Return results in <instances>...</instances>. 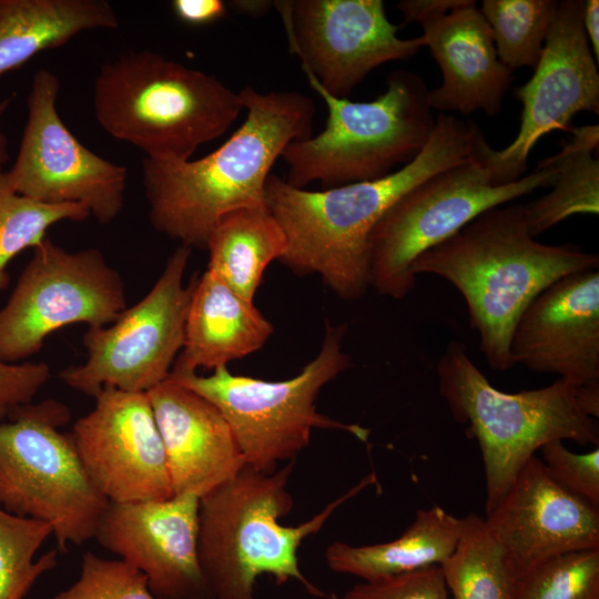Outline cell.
<instances>
[{
    "label": "cell",
    "mask_w": 599,
    "mask_h": 599,
    "mask_svg": "<svg viewBox=\"0 0 599 599\" xmlns=\"http://www.w3.org/2000/svg\"><path fill=\"white\" fill-rule=\"evenodd\" d=\"M52 599H160L145 576L122 559H105L93 552L82 557L79 578Z\"/></svg>",
    "instance_id": "1f68e13d"
},
{
    "label": "cell",
    "mask_w": 599,
    "mask_h": 599,
    "mask_svg": "<svg viewBox=\"0 0 599 599\" xmlns=\"http://www.w3.org/2000/svg\"><path fill=\"white\" fill-rule=\"evenodd\" d=\"M285 234L266 206L235 210L214 226L206 244L207 268L253 302L271 262L286 251Z\"/></svg>",
    "instance_id": "d4e9b609"
},
{
    "label": "cell",
    "mask_w": 599,
    "mask_h": 599,
    "mask_svg": "<svg viewBox=\"0 0 599 599\" xmlns=\"http://www.w3.org/2000/svg\"><path fill=\"white\" fill-rule=\"evenodd\" d=\"M10 103H11V99L9 98H4L0 100V172L3 171V165L9 161V156H10L9 150H8V140L1 129V120L3 115L6 114Z\"/></svg>",
    "instance_id": "ab89813d"
},
{
    "label": "cell",
    "mask_w": 599,
    "mask_h": 599,
    "mask_svg": "<svg viewBox=\"0 0 599 599\" xmlns=\"http://www.w3.org/2000/svg\"><path fill=\"white\" fill-rule=\"evenodd\" d=\"M473 0H402L397 3L404 23L437 19L469 4Z\"/></svg>",
    "instance_id": "8d00e7d4"
},
{
    "label": "cell",
    "mask_w": 599,
    "mask_h": 599,
    "mask_svg": "<svg viewBox=\"0 0 599 599\" xmlns=\"http://www.w3.org/2000/svg\"><path fill=\"white\" fill-rule=\"evenodd\" d=\"M342 599H449L440 566H430L377 581H363Z\"/></svg>",
    "instance_id": "836d02e7"
},
{
    "label": "cell",
    "mask_w": 599,
    "mask_h": 599,
    "mask_svg": "<svg viewBox=\"0 0 599 599\" xmlns=\"http://www.w3.org/2000/svg\"><path fill=\"white\" fill-rule=\"evenodd\" d=\"M582 26L592 55L599 60V1L586 0L582 8Z\"/></svg>",
    "instance_id": "74e56055"
},
{
    "label": "cell",
    "mask_w": 599,
    "mask_h": 599,
    "mask_svg": "<svg viewBox=\"0 0 599 599\" xmlns=\"http://www.w3.org/2000/svg\"><path fill=\"white\" fill-rule=\"evenodd\" d=\"M171 8L179 20L190 26L213 23L227 12L226 2L222 0H173Z\"/></svg>",
    "instance_id": "d590c367"
},
{
    "label": "cell",
    "mask_w": 599,
    "mask_h": 599,
    "mask_svg": "<svg viewBox=\"0 0 599 599\" xmlns=\"http://www.w3.org/2000/svg\"><path fill=\"white\" fill-rule=\"evenodd\" d=\"M191 250L177 246L150 292L111 324L88 327L83 364L62 369L60 379L95 397L106 387L148 393L170 375L184 343L192 281L183 276Z\"/></svg>",
    "instance_id": "7c38bea8"
},
{
    "label": "cell",
    "mask_w": 599,
    "mask_h": 599,
    "mask_svg": "<svg viewBox=\"0 0 599 599\" xmlns=\"http://www.w3.org/2000/svg\"><path fill=\"white\" fill-rule=\"evenodd\" d=\"M481 133L471 121L439 113L423 150L384 177L307 191L271 173L265 206L287 243L278 262L298 276L319 275L342 300L361 298L370 287L368 240L374 226L415 185L471 160Z\"/></svg>",
    "instance_id": "6da1fadb"
},
{
    "label": "cell",
    "mask_w": 599,
    "mask_h": 599,
    "mask_svg": "<svg viewBox=\"0 0 599 599\" xmlns=\"http://www.w3.org/2000/svg\"><path fill=\"white\" fill-rule=\"evenodd\" d=\"M485 522L512 580L555 556L599 548V508L560 487L535 455Z\"/></svg>",
    "instance_id": "ac0fdd59"
},
{
    "label": "cell",
    "mask_w": 599,
    "mask_h": 599,
    "mask_svg": "<svg viewBox=\"0 0 599 599\" xmlns=\"http://www.w3.org/2000/svg\"><path fill=\"white\" fill-rule=\"evenodd\" d=\"M464 520L455 550L439 565L449 595L453 599H510L512 579L485 519L471 512Z\"/></svg>",
    "instance_id": "4316f807"
},
{
    "label": "cell",
    "mask_w": 599,
    "mask_h": 599,
    "mask_svg": "<svg viewBox=\"0 0 599 599\" xmlns=\"http://www.w3.org/2000/svg\"><path fill=\"white\" fill-rule=\"evenodd\" d=\"M89 216L82 204H49L21 195L10 185L6 171L0 172V292L10 283L8 265L13 257L40 244L55 223Z\"/></svg>",
    "instance_id": "f1b7e54d"
},
{
    "label": "cell",
    "mask_w": 599,
    "mask_h": 599,
    "mask_svg": "<svg viewBox=\"0 0 599 599\" xmlns=\"http://www.w3.org/2000/svg\"><path fill=\"white\" fill-rule=\"evenodd\" d=\"M94 399V408L70 434L97 490L109 502L172 497L166 454L148 394L106 387Z\"/></svg>",
    "instance_id": "2e32d148"
},
{
    "label": "cell",
    "mask_w": 599,
    "mask_h": 599,
    "mask_svg": "<svg viewBox=\"0 0 599 599\" xmlns=\"http://www.w3.org/2000/svg\"><path fill=\"white\" fill-rule=\"evenodd\" d=\"M293 466L294 460L272 474L245 466L200 498L199 562L213 599H257L256 579L263 573L280 585L296 580L308 593L327 597L302 573L300 546L341 505L377 483V477L369 473L309 520L287 527L278 519L293 508L287 490Z\"/></svg>",
    "instance_id": "277c9868"
},
{
    "label": "cell",
    "mask_w": 599,
    "mask_h": 599,
    "mask_svg": "<svg viewBox=\"0 0 599 599\" xmlns=\"http://www.w3.org/2000/svg\"><path fill=\"white\" fill-rule=\"evenodd\" d=\"M98 123L153 161L190 160L223 135L244 105L216 77L151 50L103 63L93 84Z\"/></svg>",
    "instance_id": "5b68a950"
},
{
    "label": "cell",
    "mask_w": 599,
    "mask_h": 599,
    "mask_svg": "<svg viewBox=\"0 0 599 599\" xmlns=\"http://www.w3.org/2000/svg\"><path fill=\"white\" fill-rule=\"evenodd\" d=\"M227 8H231L233 11L250 16V17H261L270 12L274 7V1L268 0H232L226 2Z\"/></svg>",
    "instance_id": "f35d334b"
},
{
    "label": "cell",
    "mask_w": 599,
    "mask_h": 599,
    "mask_svg": "<svg viewBox=\"0 0 599 599\" xmlns=\"http://www.w3.org/2000/svg\"><path fill=\"white\" fill-rule=\"evenodd\" d=\"M420 40L441 71V83L428 91L432 110L497 115L514 72L498 59L491 30L476 1L420 23Z\"/></svg>",
    "instance_id": "44dd1931"
},
{
    "label": "cell",
    "mask_w": 599,
    "mask_h": 599,
    "mask_svg": "<svg viewBox=\"0 0 599 599\" xmlns=\"http://www.w3.org/2000/svg\"><path fill=\"white\" fill-rule=\"evenodd\" d=\"M59 91L53 72L34 73L27 122L7 179L23 196L49 204H82L90 216L109 224L123 210L128 170L95 154L71 133L57 108Z\"/></svg>",
    "instance_id": "5bb4252c"
},
{
    "label": "cell",
    "mask_w": 599,
    "mask_h": 599,
    "mask_svg": "<svg viewBox=\"0 0 599 599\" xmlns=\"http://www.w3.org/2000/svg\"><path fill=\"white\" fill-rule=\"evenodd\" d=\"M246 118L215 151L196 160L142 161L149 220L182 246L206 250L226 214L265 206L264 187L277 158L313 136L314 101L298 91L240 92Z\"/></svg>",
    "instance_id": "7a4b0ae2"
},
{
    "label": "cell",
    "mask_w": 599,
    "mask_h": 599,
    "mask_svg": "<svg viewBox=\"0 0 599 599\" xmlns=\"http://www.w3.org/2000/svg\"><path fill=\"white\" fill-rule=\"evenodd\" d=\"M199 506L194 495L109 502L94 539L141 571L160 599H213L199 554Z\"/></svg>",
    "instance_id": "e0dca14e"
},
{
    "label": "cell",
    "mask_w": 599,
    "mask_h": 599,
    "mask_svg": "<svg viewBox=\"0 0 599 599\" xmlns=\"http://www.w3.org/2000/svg\"><path fill=\"white\" fill-rule=\"evenodd\" d=\"M582 8L583 0L558 1L534 75L514 89L522 111L512 142L495 150L481 134L476 143L474 159L488 170L496 185L522 176L528 156L542 136L570 131L577 113H599V72L583 30Z\"/></svg>",
    "instance_id": "4fadbf2b"
},
{
    "label": "cell",
    "mask_w": 599,
    "mask_h": 599,
    "mask_svg": "<svg viewBox=\"0 0 599 599\" xmlns=\"http://www.w3.org/2000/svg\"><path fill=\"white\" fill-rule=\"evenodd\" d=\"M512 365L555 374L575 387H599V272L567 275L519 316L510 339Z\"/></svg>",
    "instance_id": "d6986e66"
},
{
    "label": "cell",
    "mask_w": 599,
    "mask_h": 599,
    "mask_svg": "<svg viewBox=\"0 0 599 599\" xmlns=\"http://www.w3.org/2000/svg\"><path fill=\"white\" fill-rule=\"evenodd\" d=\"M557 176L552 156L515 182L496 185L477 160L450 166L415 185L398 199L370 232L369 280L379 295L404 298L414 288V260L446 241L483 212L537 189Z\"/></svg>",
    "instance_id": "30bf717a"
},
{
    "label": "cell",
    "mask_w": 599,
    "mask_h": 599,
    "mask_svg": "<svg viewBox=\"0 0 599 599\" xmlns=\"http://www.w3.org/2000/svg\"><path fill=\"white\" fill-rule=\"evenodd\" d=\"M146 394L164 445L173 496L202 498L246 466L227 422L207 399L170 378Z\"/></svg>",
    "instance_id": "ffe728a7"
},
{
    "label": "cell",
    "mask_w": 599,
    "mask_h": 599,
    "mask_svg": "<svg viewBox=\"0 0 599 599\" xmlns=\"http://www.w3.org/2000/svg\"><path fill=\"white\" fill-rule=\"evenodd\" d=\"M118 27L105 0H0V78L82 32Z\"/></svg>",
    "instance_id": "cb8c5ba5"
},
{
    "label": "cell",
    "mask_w": 599,
    "mask_h": 599,
    "mask_svg": "<svg viewBox=\"0 0 599 599\" xmlns=\"http://www.w3.org/2000/svg\"><path fill=\"white\" fill-rule=\"evenodd\" d=\"M439 394L453 417L467 425L481 451L486 514L507 491L526 461L551 440L598 446L595 418L579 406L576 387L564 379L519 393L495 388L466 346L450 342L437 365Z\"/></svg>",
    "instance_id": "8992f818"
},
{
    "label": "cell",
    "mask_w": 599,
    "mask_h": 599,
    "mask_svg": "<svg viewBox=\"0 0 599 599\" xmlns=\"http://www.w3.org/2000/svg\"><path fill=\"white\" fill-rule=\"evenodd\" d=\"M49 377L50 367L45 363L0 362V423L18 407L32 403Z\"/></svg>",
    "instance_id": "e575fe53"
},
{
    "label": "cell",
    "mask_w": 599,
    "mask_h": 599,
    "mask_svg": "<svg viewBox=\"0 0 599 599\" xmlns=\"http://www.w3.org/2000/svg\"><path fill=\"white\" fill-rule=\"evenodd\" d=\"M0 308V362L34 355L57 329L113 323L128 307L121 274L98 248L67 251L45 237Z\"/></svg>",
    "instance_id": "8fae6325"
},
{
    "label": "cell",
    "mask_w": 599,
    "mask_h": 599,
    "mask_svg": "<svg viewBox=\"0 0 599 599\" xmlns=\"http://www.w3.org/2000/svg\"><path fill=\"white\" fill-rule=\"evenodd\" d=\"M192 283L184 343L172 368L196 372L226 367L262 348L274 333L273 324L253 302L240 296L212 270L194 276Z\"/></svg>",
    "instance_id": "7402d4cb"
},
{
    "label": "cell",
    "mask_w": 599,
    "mask_h": 599,
    "mask_svg": "<svg viewBox=\"0 0 599 599\" xmlns=\"http://www.w3.org/2000/svg\"><path fill=\"white\" fill-rule=\"evenodd\" d=\"M308 83L328 115L319 134L291 142L281 154L287 165L285 182L294 187L316 181L326 190L384 177L410 162L433 133L429 90L414 72L393 71L386 91L366 102L336 98Z\"/></svg>",
    "instance_id": "52a82bcc"
},
{
    "label": "cell",
    "mask_w": 599,
    "mask_h": 599,
    "mask_svg": "<svg viewBox=\"0 0 599 599\" xmlns=\"http://www.w3.org/2000/svg\"><path fill=\"white\" fill-rule=\"evenodd\" d=\"M69 420L65 404L45 399L0 423V508L48 524L59 552L93 539L109 504L89 479L71 434L60 430Z\"/></svg>",
    "instance_id": "9c48e42d"
},
{
    "label": "cell",
    "mask_w": 599,
    "mask_h": 599,
    "mask_svg": "<svg viewBox=\"0 0 599 599\" xmlns=\"http://www.w3.org/2000/svg\"><path fill=\"white\" fill-rule=\"evenodd\" d=\"M510 599H599V548L555 556L511 583Z\"/></svg>",
    "instance_id": "4dcf8cb0"
},
{
    "label": "cell",
    "mask_w": 599,
    "mask_h": 599,
    "mask_svg": "<svg viewBox=\"0 0 599 599\" xmlns=\"http://www.w3.org/2000/svg\"><path fill=\"white\" fill-rule=\"evenodd\" d=\"M290 51L301 59L308 81L328 94H348L379 65L407 60L423 47L420 37L400 39L382 0L274 1Z\"/></svg>",
    "instance_id": "9a60e30c"
},
{
    "label": "cell",
    "mask_w": 599,
    "mask_h": 599,
    "mask_svg": "<svg viewBox=\"0 0 599 599\" xmlns=\"http://www.w3.org/2000/svg\"><path fill=\"white\" fill-rule=\"evenodd\" d=\"M51 535L48 524L0 508V599H24L37 580L57 567V548L35 559Z\"/></svg>",
    "instance_id": "f546056e"
},
{
    "label": "cell",
    "mask_w": 599,
    "mask_h": 599,
    "mask_svg": "<svg viewBox=\"0 0 599 599\" xmlns=\"http://www.w3.org/2000/svg\"><path fill=\"white\" fill-rule=\"evenodd\" d=\"M570 138L554 156L557 176L552 190L524 204L532 237L575 214L599 212L598 124L572 126Z\"/></svg>",
    "instance_id": "484cf974"
},
{
    "label": "cell",
    "mask_w": 599,
    "mask_h": 599,
    "mask_svg": "<svg viewBox=\"0 0 599 599\" xmlns=\"http://www.w3.org/2000/svg\"><path fill=\"white\" fill-rule=\"evenodd\" d=\"M346 331L347 324L326 321L319 353L286 380L234 375L227 367L207 376L172 368L167 378L212 403L227 422L246 466L272 474L281 460L296 458L315 428L345 430L367 441V428L333 419L315 406L323 386L352 365L342 349Z\"/></svg>",
    "instance_id": "ba28073f"
},
{
    "label": "cell",
    "mask_w": 599,
    "mask_h": 599,
    "mask_svg": "<svg viewBox=\"0 0 599 599\" xmlns=\"http://www.w3.org/2000/svg\"><path fill=\"white\" fill-rule=\"evenodd\" d=\"M465 520L433 505L419 509L400 537L388 542L352 546L331 544L325 552L328 567L339 573L377 581L439 566L455 550L464 531Z\"/></svg>",
    "instance_id": "603a6c76"
},
{
    "label": "cell",
    "mask_w": 599,
    "mask_h": 599,
    "mask_svg": "<svg viewBox=\"0 0 599 599\" xmlns=\"http://www.w3.org/2000/svg\"><path fill=\"white\" fill-rule=\"evenodd\" d=\"M550 477L568 493L599 508V448L578 454L564 440H551L539 449Z\"/></svg>",
    "instance_id": "d6a6232c"
},
{
    "label": "cell",
    "mask_w": 599,
    "mask_h": 599,
    "mask_svg": "<svg viewBox=\"0 0 599 599\" xmlns=\"http://www.w3.org/2000/svg\"><path fill=\"white\" fill-rule=\"evenodd\" d=\"M556 0H484L479 8L487 21L500 62L512 72L535 69L554 20Z\"/></svg>",
    "instance_id": "83f0119b"
},
{
    "label": "cell",
    "mask_w": 599,
    "mask_h": 599,
    "mask_svg": "<svg viewBox=\"0 0 599 599\" xmlns=\"http://www.w3.org/2000/svg\"><path fill=\"white\" fill-rule=\"evenodd\" d=\"M599 256L529 233L524 204L494 206L418 255L410 273L437 275L464 296L479 348L494 370L514 367L510 339L526 307L558 280L598 270Z\"/></svg>",
    "instance_id": "3957f363"
}]
</instances>
